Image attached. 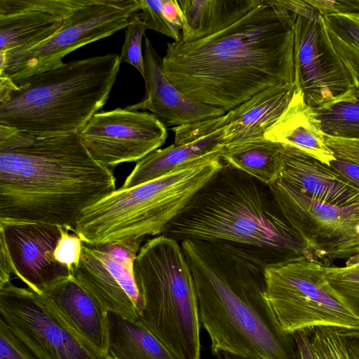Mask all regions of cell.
<instances>
[{
  "instance_id": "obj_1",
  "label": "cell",
  "mask_w": 359,
  "mask_h": 359,
  "mask_svg": "<svg viewBox=\"0 0 359 359\" xmlns=\"http://www.w3.org/2000/svg\"><path fill=\"white\" fill-rule=\"evenodd\" d=\"M294 14L262 0L210 36L168 43L161 69L187 97L228 112L271 86L294 84Z\"/></svg>"
},
{
  "instance_id": "obj_2",
  "label": "cell",
  "mask_w": 359,
  "mask_h": 359,
  "mask_svg": "<svg viewBox=\"0 0 359 359\" xmlns=\"http://www.w3.org/2000/svg\"><path fill=\"white\" fill-rule=\"evenodd\" d=\"M116 190L79 133H36L0 126V222L76 231L83 211Z\"/></svg>"
},
{
  "instance_id": "obj_3",
  "label": "cell",
  "mask_w": 359,
  "mask_h": 359,
  "mask_svg": "<svg viewBox=\"0 0 359 359\" xmlns=\"http://www.w3.org/2000/svg\"><path fill=\"white\" fill-rule=\"evenodd\" d=\"M191 269L201 325L213 355L297 359L293 334L284 331L266 295L264 269L200 241L180 243Z\"/></svg>"
},
{
  "instance_id": "obj_4",
  "label": "cell",
  "mask_w": 359,
  "mask_h": 359,
  "mask_svg": "<svg viewBox=\"0 0 359 359\" xmlns=\"http://www.w3.org/2000/svg\"><path fill=\"white\" fill-rule=\"evenodd\" d=\"M163 234L217 245L264 269L311 254L269 184L224 162Z\"/></svg>"
},
{
  "instance_id": "obj_5",
  "label": "cell",
  "mask_w": 359,
  "mask_h": 359,
  "mask_svg": "<svg viewBox=\"0 0 359 359\" xmlns=\"http://www.w3.org/2000/svg\"><path fill=\"white\" fill-rule=\"evenodd\" d=\"M110 53L29 77H0V126L36 133H79L106 104L120 67Z\"/></svg>"
},
{
  "instance_id": "obj_6",
  "label": "cell",
  "mask_w": 359,
  "mask_h": 359,
  "mask_svg": "<svg viewBox=\"0 0 359 359\" xmlns=\"http://www.w3.org/2000/svg\"><path fill=\"white\" fill-rule=\"evenodd\" d=\"M222 165L221 156H216L130 188L120 187L83 211L75 233L92 245L161 235Z\"/></svg>"
},
{
  "instance_id": "obj_7",
  "label": "cell",
  "mask_w": 359,
  "mask_h": 359,
  "mask_svg": "<svg viewBox=\"0 0 359 359\" xmlns=\"http://www.w3.org/2000/svg\"><path fill=\"white\" fill-rule=\"evenodd\" d=\"M133 273L143 301L139 323L176 359H201L197 294L181 243L163 234L149 239Z\"/></svg>"
},
{
  "instance_id": "obj_8",
  "label": "cell",
  "mask_w": 359,
  "mask_h": 359,
  "mask_svg": "<svg viewBox=\"0 0 359 359\" xmlns=\"http://www.w3.org/2000/svg\"><path fill=\"white\" fill-rule=\"evenodd\" d=\"M266 295L288 334L316 327L359 330V317L333 290L324 264L299 256L264 269Z\"/></svg>"
},
{
  "instance_id": "obj_9",
  "label": "cell",
  "mask_w": 359,
  "mask_h": 359,
  "mask_svg": "<svg viewBox=\"0 0 359 359\" xmlns=\"http://www.w3.org/2000/svg\"><path fill=\"white\" fill-rule=\"evenodd\" d=\"M140 10L139 0H86L48 40L0 52V77L17 81L58 67L69 53L126 29Z\"/></svg>"
},
{
  "instance_id": "obj_10",
  "label": "cell",
  "mask_w": 359,
  "mask_h": 359,
  "mask_svg": "<svg viewBox=\"0 0 359 359\" xmlns=\"http://www.w3.org/2000/svg\"><path fill=\"white\" fill-rule=\"evenodd\" d=\"M269 186L282 214L311 252L333 258L359 253V204L337 207L302 193L278 177Z\"/></svg>"
},
{
  "instance_id": "obj_11",
  "label": "cell",
  "mask_w": 359,
  "mask_h": 359,
  "mask_svg": "<svg viewBox=\"0 0 359 359\" xmlns=\"http://www.w3.org/2000/svg\"><path fill=\"white\" fill-rule=\"evenodd\" d=\"M0 318L38 359H104L28 287L11 281L0 287Z\"/></svg>"
},
{
  "instance_id": "obj_12",
  "label": "cell",
  "mask_w": 359,
  "mask_h": 359,
  "mask_svg": "<svg viewBox=\"0 0 359 359\" xmlns=\"http://www.w3.org/2000/svg\"><path fill=\"white\" fill-rule=\"evenodd\" d=\"M79 135L93 158L113 170L123 163L137 162L158 149L168 133L151 113L116 108L95 113Z\"/></svg>"
},
{
  "instance_id": "obj_13",
  "label": "cell",
  "mask_w": 359,
  "mask_h": 359,
  "mask_svg": "<svg viewBox=\"0 0 359 359\" xmlns=\"http://www.w3.org/2000/svg\"><path fill=\"white\" fill-rule=\"evenodd\" d=\"M278 1L294 14V85L306 104L318 107L352 88L325 50L321 39L322 15L307 0Z\"/></svg>"
},
{
  "instance_id": "obj_14",
  "label": "cell",
  "mask_w": 359,
  "mask_h": 359,
  "mask_svg": "<svg viewBox=\"0 0 359 359\" xmlns=\"http://www.w3.org/2000/svg\"><path fill=\"white\" fill-rule=\"evenodd\" d=\"M229 119L226 112L217 118L172 127L174 143L137 161L121 187L130 188L193 163L221 156L224 147L233 139Z\"/></svg>"
},
{
  "instance_id": "obj_15",
  "label": "cell",
  "mask_w": 359,
  "mask_h": 359,
  "mask_svg": "<svg viewBox=\"0 0 359 359\" xmlns=\"http://www.w3.org/2000/svg\"><path fill=\"white\" fill-rule=\"evenodd\" d=\"M60 226L30 222H0V238L6 245L12 274L29 289L43 292L71 275L54 257Z\"/></svg>"
},
{
  "instance_id": "obj_16",
  "label": "cell",
  "mask_w": 359,
  "mask_h": 359,
  "mask_svg": "<svg viewBox=\"0 0 359 359\" xmlns=\"http://www.w3.org/2000/svg\"><path fill=\"white\" fill-rule=\"evenodd\" d=\"M72 276L109 313L140 321L143 301L133 266L116 260L96 245L83 242L81 258Z\"/></svg>"
},
{
  "instance_id": "obj_17",
  "label": "cell",
  "mask_w": 359,
  "mask_h": 359,
  "mask_svg": "<svg viewBox=\"0 0 359 359\" xmlns=\"http://www.w3.org/2000/svg\"><path fill=\"white\" fill-rule=\"evenodd\" d=\"M86 0H0V52L26 49L50 38Z\"/></svg>"
},
{
  "instance_id": "obj_18",
  "label": "cell",
  "mask_w": 359,
  "mask_h": 359,
  "mask_svg": "<svg viewBox=\"0 0 359 359\" xmlns=\"http://www.w3.org/2000/svg\"><path fill=\"white\" fill-rule=\"evenodd\" d=\"M45 304L79 338L106 359L109 312L72 276L47 288L41 294Z\"/></svg>"
},
{
  "instance_id": "obj_19",
  "label": "cell",
  "mask_w": 359,
  "mask_h": 359,
  "mask_svg": "<svg viewBox=\"0 0 359 359\" xmlns=\"http://www.w3.org/2000/svg\"><path fill=\"white\" fill-rule=\"evenodd\" d=\"M145 95L126 109L148 110L165 127H177L197 121L214 118L226 112L217 107L198 102L182 94L164 75L162 58L148 37L144 36Z\"/></svg>"
},
{
  "instance_id": "obj_20",
  "label": "cell",
  "mask_w": 359,
  "mask_h": 359,
  "mask_svg": "<svg viewBox=\"0 0 359 359\" xmlns=\"http://www.w3.org/2000/svg\"><path fill=\"white\" fill-rule=\"evenodd\" d=\"M281 156L278 177L302 193L340 208L359 204V187L331 166L287 144H282Z\"/></svg>"
},
{
  "instance_id": "obj_21",
  "label": "cell",
  "mask_w": 359,
  "mask_h": 359,
  "mask_svg": "<svg viewBox=\"0 0 359 359\" xmlns=\"http://www.w3.org/2000/svg\"><path fill=\"white\" fill-rule=\"evenodd\" d=\"M264 137L298 148L329 166L336 158L326 144V136L318 126L313 108L297 88L287 108Z\"/></svg>"
},
{
  "instance_id": "obj_22",
  "label": "cell",
  "mask_w": 359,
  "mask_h": 359,
  "mask_svg": "<svg viewBox=\"0 0 359 359\" xmlns=\"http://www.w3.org/2000/svg\"><path fill=\"white\" fill-rule=\"evenodd\" d=\"M295 89L294 84L273 86L228 111L231 142L264 137L287 108Z\"/></svg>"
},
{
  "instance_id": "obj_23",
  "label": "cell",
  "mask_w": 359,
  "mask_h": 359,
  "mask_svg": "<svg viewBox=\"0 0 359 359\" xmlns=\"http://www.w3.org/2000/svg\"><path fill=\"white\" fill-rule=\"evenodd\" d=\"M262 0H177L183 26L181 41L210 36L240 20Z\"/></svg>"
},
{
  "instance_id": "obj_24",
  "label": "cell",
  "mask_w": 359,
  "mask_h": 359,
  "mask_svg": "<svg viewBox=\"0 0 359 359\" xmlns=\"http://www.w3.org/2000/svg\"><path fill=\"white\" fill-rule=\"evenodd\" d=\"M322 17L321 39L327 53L359 90V13Z\"/></svg>"
},
{
  "instance_id": "obj_25",
  "label": "cell",
  "mask_w": 359,
  "mask_h": 359,
  "mask_svg": "<svg viewBox=\"0 0 359 359\" xmlns=\"http://www.w3.org/2000/svg\"><path fill=\"white\" fill-rule=\"evenodd\" d=\"M106 359H176L165 346L139 322L109 313Z\"/></svg>"
},
{
  "instance_id": "obj_26",
  "label": "cell",
  "mask_w": 359,
  "mask_h": 359,
  "mask_svg": "<svg viewBox=\"0 0 359 359\" xmlns=\"http://www.w3.org/2000/svg\"><path fill=\"white\" fill-rule=\"evenodd\" d=\"M282 144L265 137L227 144L221 153L222 161L269 184L279 175Z\"/></svg>"
},
{
  "instance_id": "obj_27",
  "label": "cell",
  "mask_w": 359,
  "mask_h": 359,
  "mask_svg": "<svg viewBox=\"0 0 359 359\" xmlns=\"http://www.w3.org/2000/svg\"><path fill=\"white\" fill-rule=\"evenodd\" d=\"M325 136L359 138V90L352 87L333 100L313 108Z\"/></svg>"
},
{
  "instance_id": "obj_28",
  "label": "cell",
  "mask_w": 359,
  "mask_h": 359,
  "mask_svg": "<svg viewBox=\"0 0 359 359\" xmlns=\"http://www.w3.org/2000/svg\"><path fill=\"white\" fill-rule=\"evenodd\" d=\"M325 278L333 290L359 317V253L343 266L324 265Z\"/></svg>"
},
{
  "instance_id": "obj_29",
  "label": "cell",
  "mask_w": 359,
  "mask_h": 359,
  "mask_svg": "<svg viewBox=\"0 0 359 359\" xmlns=\"http://www.w3.org/2000/svg\"><path fill=\"white\" fill-rule=\"evenodd\" d=\"M344 330L330 326L307 330L311 346L316 359H350Z\"/></svg>"
},
{
  "instance_id": "obj_30",
  "label": "cell",
  "mask_w": 359,
  "mask_h": 359,
  "mask_svg": "<svg viewBox=\"0 0 359 359\" xmlns=\"http://www.w3.org/2000/svg\"><path fill=\"white\" fill-rule=\"evenodd\" d=\"M147 29L142 13H137L126 29L125 41L120 54V62L131 65L143 78L144 61L142 41Z\"/></svg>"
},
{
  "instance_id": "obj_31",
  "label": "cell",
  "mask_w": 359,
  "mask_h": 359,
  "mask_svg": "<svg viewBox=\"0 0 359 359\" xmlns=\"http://www.w3.org/2000/svg\"><path fill=\"white\" fill-rule=\"evenodd\" d=\"M142 18L147 29H153L172 38L181 40V30L171 24L163 13V0H139Z\"/></svg>"
},
{
  "instance_id": "obj_32",
  "label": "cell",
  "mask_w": 359,
  "mask_h": 359,
  "mask_svg": "<svg viewBox=\"0 0 359 359\" xmlns=\"http://www.w3.org/2000/svg\"><path fill=\"white\" fill-rule=\"evenodd\" d=\"M83 241L74 232L60 226V237L54 250L55 259L67 267L72 275L79 264Z\"/></svg>"
},
{
  "instance_id": "obj_33",
  "label": "cell",
  "mask_w": 359,
  "mask_h": 359,
  "mask_svg": "<svg viewBox=\"0 0 359 359\" xmlns=\"http://www.w3.org/2000/svg\"><path fill=\"white\" fill-rule=\"evenodd\" d=\"M0 359H38L1 318Z\"/></svg>"
},
{
  "instance_id": "obj_34",
  "label": "cell",
  "mask_w": 359,
  "mask_h": 359,
  "mask_svg": "<svg viewBox=\"0 0 359 359\" xmlns=\"http://www.w3.org/2000/svg\"><path fill=\"white\" fill-rule=\"evenodd\" d=\"M144 238H132L119 241L96 245L117 261L133 266Z\"/></svg>"
},
{
  "instance_id": "obj_35",
  "label": "cell",
  "mask_w": 359,
  "mask_h": 359,
  "mask_svg": "<svg viewBox=\"0 0 359 359\" xmlns=\"http://www.w3.org/2000/svg\"><path fill=\"white\" fill-rule=\"evenodd\" d=\"M322 16L359 13V0H307Z\"/></svg>"
},
{
  "instance_id": "obj_36",
  "label": "cell",
  "mask_w": 359,
  "mask_h": 359,
  "mask_svg": "<svg viewBox=\"0 0 359 359\" xmlns=\"http://www.w3.org/2000/svg\"><path fill=\"white\" fill-rule=\"evenodd\" d=\"M330 166L359 187V165L336 158Z\"/></svg>"
},
{
  "instance_id": "obj_37",
  "label": "cell",
  "mask_w": 359,
  "mask_h": 359,
  "mask_svg": "<svg viewBox=\"0 0 359 359\" xmlns=\"http://www.w3.org/2000/svg\"><path fill=\"white\" fill-rule=\"evenodd\" d=\"M297 359H316L311 346L309 331L301 330L293 334Z\"/></svg>"
},
{
  "instance_id": "obj_38",
  "label": "cell",
  "mask_w": 359,
  "mask_h": 359,
  "mask_svg": "<svg viewBox=\"0 0 359 359\" xmlns=\"http://www.w3.org/2000/svg\"><path fill=\"white\" fill-rule=\"evenodd\" d=\"M163 13L165 18L182 32L183 18L177 0H163Z\"/></svg>"
},
{
  "instance_id": "obj_39",
  "label": "cell",
  "mask_w": 359,
  "mask_h": 359,
  "mask_svg": "<svg viewBox=\"0 0 359 359\" xmlns=\"http://www.w3.org/2000/svg\"><path fill=\"white\" fill-rule=\"evenodd\" d=\"M12 268L4 241L0 238V287L11 281Z\"/></svg>"
},
{
  "instance_id": "obj_40",
  "label": "cell",
  "mask_w": 359,
  "mask_h": 359,
  "mask_svg": "<svg viewBox=\"0 0 359 359\" xmlns=\"http://www.w3.org/2000/svg\"><path fill=\"white\" fill-rule=\"evenodd\" d=\"M344 333L350 359H359V330L345 329Z\"/></svg>"
},
{
  "instance_id": "obj_41",
  "label": "cell",
  "mask_w": 359,
  "mask_h": 359,
  "mask_svg": "<svg viewBox=\"0 0 359 359\" xmlns=\"http://www.w3.org/2000/svg\"><path fill=\"white\" fill-rule=\"evenodd\" d=\"M218 359H241L228 353H222L217 356Z\"/></svg>"
},
{
  "instance_id": "obj_42",
  "label": "cell",
  "mask_w": 359,
  "mask_h": 359,
  "mask_svg": "<svg viewBox=\"0 0 359 359\" xmlns=\"http://www.w3.org/2000/svg\"><path fill=\"white\" fill-rule=\"evenodd\" d=\"M357 218H358V221L359 222V205H358V207L357 209Z\"/></svg>"
}]
</instances>
